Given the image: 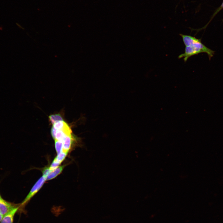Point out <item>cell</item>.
Returning <instances> with one entry per match:
<instances>
[{"label":"cell","instance_id":"obj_5","mask_svg":"<svg viewBox=\"0 0 223 223\" xmlns=\"http://www.w3.org/2000/svg\"><path fill=\"white\" fill-rule=\"evenodd\" d=\"M65 165H63L59 166L54 170H50V172L46 177V181L55 178L61 173Z\"/></svg>","mask_w":223,"mask_h":223},{"label":"cell","instance_id":"obj_10","mask_svg":"<svg viewBox=\"0 0 223 223\" xmlns=\"http://www.w3.org/2000/svg\"><path fill=\"white\" fill-rule=\"evenodd\" d=\"M3 216V215L0 213V223L2 220Z\"/></svg>","mask_w":223,"mask_h":223},{"label":"cell","instance_id":"obj_4","mask_svg":"<svg viewBox=\"0 0 223 223\" xmlns=\"http://www.w3.org/2000/svg\"><path fill=\"white\" fill-rule=\"evenodd\" d=\"M17 205L8 202L4 199L0 201V213L4 215Z\"/></svg>","mask_w":223,"mask_h":223},{"label":"cell","instance_id":"obj_1","mask_svg":"<svg viewBox=\"0 0 223 223\" xmlns=\"http://www.w3.org/2000/svg\"><path fill=\"white\" fill-rule=\"evenodd\" d=\"M185 46L184 53L179 55V59L183 58L186 62L190 57L201 53H207L210 59L213 56L214 51L201 42V40L190 35L179 34Z\"/></svg>","mask_w":223,"mask_h":223},{"label":"cell","instance_id":"obj_9","mask_svg":"<svg viewBox=\"0 0 223 223\" xmlns=\"http://www.w3.org/2000/svg\"><path fill=\"white\" fill-rule=\"evenodd\" d=\"M223 8V2L222 4H221V6L218 8L216 11L215 12V14H216L220 10Z\"/></svg>","mask_w":223,"mask_h":223},{"label":"cell","instance_id":"obj_7","mask_svg":"<svg viewBox=\"0 0 223 223\" xmlns=\"http://www.w3.org/2000/svg\"><path fill=\"white\" fill-rule=\"evenodd\" d=\"M68 153L62 151L59 153L57 154V155L54 158V160L61 164L62 162L64 160L67 156Z\"/></svg>","mask_w":223,"mask_h":223},{"label":"cell","instance_id":"obj_2","mask_svg":"<svg viewBox=\"0 0 223 223\" xmlns=\"http://www.w3.org/2000/svg\"><path fill=\"white\" fill-rule=\"evenodd\" d=\"M46 181V178L42 176L33 186L25 198L20 204V208L24 207L38 191Z\"/></svg>","mask_w":223,"mask_h":223},{"label":"cell","instance_id":"obj_3","mask_svg":"<svg viewBox=\"0 0 223 223\" xmlns=\"http://www.w3.org/2000/svg\"><path fill=\"white\" fill-rule=\"evenodd\" d=\"M20 208V204L4 215L0 223H13L15 215Z\"/></svg>","mask_w":223,"mask_h":223},{"label":"cell","instance_id":"obj_8","mask_svg":"<svg viewBox=\"0 0 223 223\" xmlns=\"http://www.w3.org/2000/svg\"><path fill=\"white\" fill-rule=\"evenodd\" d=\"M55 145L57 154H58L62 151L63 144L61 141L55 140Z\"/></svg>","mask_w":223,"mask_h":223},{"label":"cell","instance_id":"obj_11","mask_svg":"<svg viewBox=\"0 0 223 223\" xmlns=\"http://www.w3.org/2000/svg\"><path fill=\"white\" fill-rule=\"evenodd\" d=\"M4 199H3V198L2 197L0 194V201L2 200H3Z\"/></svg>","mask_w":223,"mask_h":223},{"label":"cell","instance_id":"obj_6","mask_svg":"<svg viewBox=\"0 0 223 223\" xmlns=\"http://www.w3.org/2000/svg\"><path fill=\"white\" fill-rule=\"evenodd\" d=\"M49 118L52 125L58 121L63 120L61 116L59 114L51 115L49 116Z\"/></svg>","mask_w":223,"mask_h":223}]
</instances>
